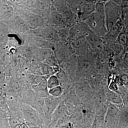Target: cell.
<instances>
[{"label":"cell","instance_id":"6da1fadb","mask_svg":"<svg viewBox=\"0 0 128 128\" xmlns=\"http://www.w3.org/2000/svg\"><path fill=\"white\" fill-rule=\"evenodd\" d=\"M122 10L114 1L106 2L105 6V20L108 31L121 19Z\"/></svg>","mask_w":128,"mask_h":128},{"label":"cell","instance_id":"7a4b0ae2","mask_svg":"<svg viewBox=\"0 0 128 128\" xmlns=\"http://www.w3.org/2000/svg\"><path fill=\"white\" fill-rule=\"evenodd\" d=\"M85 22L91 32L100 38L104 36L108 32L105 20L95 12L86 18Z\"/></svg>","mask_w":128,"mask_h":128},{"label":"cell","instance_id":"3957f363","mask_svg":"<svg viewBox=\"0 0 128 128\" xmlns=\"http://www.w3.org/2000/svg\"><path fill=\"white\" fill-rule=\"evenodd\" d=\"M24 120L26 122H30L38 124L42 128L45 127L44 122V117L41 116L36 110L32 106L23 105L21 106Z\"/></svg>","mask_w":128,"mask_h":128},{"label":"cell","instance_id":"277c9868","mask_svg":"<svg viewBox=\"0 0 128 128\" xmlns=\"http://www.w3.org/2000/svg\"><path fill=\"white\" fill-rule=\"evenodd\" d=\"M123 28L122 22L120 19L110 28L107 34L101 38L103 42L107 44H110L114 42H116Z\"/></svg>","mask_w":128,"mask_h":128},{"label":"cell","instance_id":"5b68a950","mask_svg":"<svg viewBox=\"0 0 128 128\" xmlns=\"http://www.w3.org/2000/svg\"><path fill=\"white\" fill-rule=\"evenodd\" d=\"M59 98L48 96L44 98V116L50 117L61 102H60Z\"/></svg>","mask_w":128,"mask_h":128},{"label":"cell","instance_id":"8992f818","mask_svg":"<svg viewBox=\"0 0 128 128\" xmlns=\"http://www.w3.org/2000/svg\"><path fill=\"white\" fill-rule=\"evenodd\" d=\"M69 114L65 102H61L51 115L52 122L49 128H55L57 121L60 118Z\"/></svg>","mask_w":128,"mask_h":128},{"label":"cell","instance_id":"52a82bcc","mask_svg":"<svg viewBox=\"0 0 128 128\" xmlns=\"http://www.w3.org/2000/svg\"><path fill=\"white\" fill-rule=\"evenodd\" d=\"M86 38L88 44L93 48L97 50L102 48L104 42L102 39L92 32L87 34Z\"/></svg>","mask_w":128,"mask_h":128},{"label":"cell","instance_id":"ba28073f","mask_svg":"<svg viewBox=\"0 0 128 128\" xmlns=\"http://www.w3.org/2000/svg\"><path fill=\"white\" fill-rule=\"evenodd\" d=\"M108 62L106 58H98L96 64V70L100 74L105 75L107 71Z\"/></svg>","mask_w":128,"mask_h":128},{"label":"cell","instance_id":"9c48e42d","mask_svg":"<svg viewBox=\"0 0 128 128\" xmlns=\"http://www.w3.org/2000/svg\"><path fill=\"white\" fill-rule=\"evenodd\" d=\"M107 100L110 103L113 104H121L122 102V99L119 93L114 91L108 92L107 95Z\"/></svg>","mask_w":128,"mask_h":128},{"label":"cell","instance_id":"30bf717a","mask_svg":"<svg viewBox=\"0 0 128 128\" xmlns=\"http://www.w3.org/2000/svg\"><path fill=\"white\" fill-rule=\"evenodd\" d=\"M116 42L120 44L124 48L128 47V31L127 29L123 28Z\"/></svg>","mask_w":128,"mask_h":128},{"label":"cell","instance_id":"8fae6325","mask_svg":"<svg viewBox=\"0 0 128 128\" xmlns=\"http://www.w3.org/2000/svg\"><path fill=\"white\" fill-rule=\"evenodd\" d=\"M32 87L34 90L41 96V98H42V96H46L47 91L48 90L47 86V82L45 80L37 84L33 85Z\"/></svg>","mask_w":128,"mask_h":128},{"label":"cell","instance_id":"7c38bea8","mask_svg":"<svg viewBox=\"0 0 128 128\" xmlns=\"http://www.w3.org/2000/svg\"><path fill=\"white\" fill-rule=\"evenodd\" d=\"M106 2H97L95 6V13L102 19L105 20V6Z\"/></svg>","mask_w":128,"mask_h":128},{"label":"cell","instance_id":"4fadbf2b","mask_svg":"<svg viewBox=\"0 0 128 128\" xmlns=\"http://www.w3.org/2000/svg\"><path fill=\"white\" fill-rule=\"evenodd\" d=\"M118 109L116 107L114 104L110 102L107 110L106 119H110V118L116 116L117 114L118 113Z\"/></svg>","mask_w":128,"mask_h":128},{"label":"cell","instance_id":"5bb4252c","mask_svg":"<svg viewBox=\"0 0 128 128\" xmlns=\"http://www.w3.org/2000/svg\"><path fill=\"white\" fill-rule=\"evenodd\" d=\"M60 82L58 77L56 76H52L47 81V86L48 90L60 86Z\"/></svg>","mask_w":128,"mask_h":128},{"label":"cell","instance_id":"9a60e30c","mask_svg":"<svg viewBox=\"0 0 128 128\" xmlns=\"http://www.w3.org/2000/svg\"><path fill=\"white\" fill-rule=\"evenodd\" d=\"M64 90L61 86H58L48 90V93L50 96L55 98H59L63 94Z\"/></svg>","mask_w":128,"mask_h":128},{"label":"cell","instance_id":"2e32d148","mask_svg":"<svg viewBox=\"0 0 128 128\" xmlns=\"http://www.w3.org/2000/svg\"><path fill=\"white\" fill-rule=\"evenodd\" d=\"M80 66L82 71L84 73L90 72L93 67L91 63L86 60H82L80 62Z\"/></svg>","mask_w":128,"mask_h":128},{"label":"cell","instance_id":"e0dca14e","mask_svg":"<svg viewBox=\"0 0 128 128\" xmlns=\"http://www.w3.org/2000/svg\"><path fill=\"white\" fill-rule=\"evenodd\" d=\"M110 48L117 54H119L122 52L124 48L120 44L116 42L109 44Z\"/></svg>","mask_w":128,"mask_h":128},{"label":"cell","instance_id":"ac0fdd59","mask_svg":"<svg viewBox=\"0 0 128 128\" xmlns=\"http://www.w3.org/2000/svg\"><path fill=\"white\" fill-rule=\"evenodd\" d=\"M95 6L96 4H94L93 3H90L86 4L84 6L83 8L84 12L85 15L87 16L88 18L92 13L95 12Z\"/></svg>","mask_w":128,"mask_h":128},{"label":"cell","instance_id":"d6986e66","mask_svg":"<svg viewBox=\"0 0 128 128\" xmlns=\"http://www.w3.org/2000/svg\"><path fill=\"white\" fill-rule=\"evenodd\" d=\"M86 44H88V43L86 41V37H82L74 41L73 44V46L76 48H80L86 46Z\"/></svg>","mask_w":128,"mask_h":128},{"label":"cell","instance_id":"ffe728a7","mask_svg":"<svg viewBox=\"0 0 128 128\" xmlns=\"http://www.w3.org/2000/svg\"><path fill=\"white\" fill-rule=\"evenodd\" d=\"M70 118L68 115H65L62 117L57 121L55 128L67 124L70 122Z\"/></svg>","mask_w":128,"mask_h":128},{"label":"cell","instance_id":"44dd1931","mask_svg":"<svg viewBox=\"0 0 128 128\" xmlns=\"http://www.w3.org/2000/svg\"><path fill=\"white\" fill-rule=\"evenodd\" d=\"M119 6L121 7L122 14L124 16L128 13V0L121 1Z\"/></svg>","mask_w":128,"mask_h":128},{"label":"cell","instance_id":"7402d4cb","mask_svg":"<svg viewBox=\"0 0 128 128\" xmlns=\"http://www.w3.org/2000/svg\"><path fill=\"white\" fill-rule=\"evenodd\" d=\"M26 122L29 128H42V127L38 124L30 122Z\"/></svg>","mask_w":128,"mask_h":128},{"label":"cell","instance_id":"603a6c76","mask_svg":"<svg viewBox=\"0 0 128 128\" xmlns=\"http://www.w3.org/2000/svg\"><path fill=\"white\" fill-rule=\"evenodd\" d=\"M74 124L72 123L69 122L67 124H66V125H64V126H60V127H57V128H74Z\"/></svg>","mask_w":128,"mask_h":128},{"label":"cell","instance_id":"cb8c5ba5","mask_svg":"<svg viewBox=\"0 0 128 128\" xmlns=\"http://www.w3.org/2000/svg\"><path fill=\"white\" fill-rule=\"evenodd\" d=\"M124 62L125 65L128 67V50L124 54Z\"/></svg>","mask_w":128,"mask_h":128},{"label":"cell","instance_id":"d4e9b609","mask_svg":"<svg viewBox=\"0 0 128 128\" xmlns=\"http://www.w3.org/2000/svg\"><path fill=\"white\" fill-rule=\"evenodd\" d=\"M122 79L123 81L126 84H128V77L127 76L124 75L122 76Z\"/></svg>","mask_w":128,"mask_h":128},{"label":"cell","instance_id":"484cf974","mask_svg":"<svg viewBox=\"0 0 128 128\" xmlns=\"http://www.w3.org/2000/svg\"><path fill=\"white\" fill-rule=\"evenodd\" d=\"M124 22L125 23L127 24V25H128V13L126 14L124 16Z\"/></svg>","mask_w":128,"mask_h":128},{"label":"cell","instance_id":"4316f807","mask_svg":"<svg viewBox=\"0 0 128 128\" xmlns=\"http://www.w3.org/2000/svg\"><path fill=\"white\" fill-rule=\"evenodd\" d=\"M127 26H128V29H127V30H128V25H127Z\"/></svg>","mask_w":128,"mask_h":128},{"label":"cell","instance_id":"83f0119b","mask_svg":"<svg viewBox=\"0 0 128 128\" xmlns=\"http://www.w3.org/2000/svg\"><path fill=\"white\" fill-rule=\"evenodd\" d=\"M46 128L45 127H43V128Z\"/></svg>","mask_w":128,"mask_h":128}]
</instances>
